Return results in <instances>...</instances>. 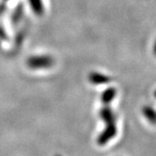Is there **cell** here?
Returning a JSON list of instances; mask_svg holds the SVG:
<instances>
[{
  "mask_svg": "<svg viewBox=\"0 0 156 156\" xmlns=\"http://www.w3.org/2000/svg\"><path fill=\"white\" fill-rule=\"evenodd\" d=\"M54 63L53 58L47 55H40L29 57L27 65L32 69H45L52 67Z\"/></svg>",
  "mask_w": 156,
  "mask_h": 156,
  "instance_id": "1",
  "label": "cell"
},
{
  "mask_svg": "<svg viewBox=\"0 0 156 156\" xmlns=\"http://www.w3.org/2000/svg\"><path fill=\"white\" fill-rule=\"evenodd\" d=\"M29 3L36 14L41 15L44 12V5L42 0H29Z\"/></svg>",
  "mask_w": 156,
  "mask_h": 156,
  "instance_id": "2",
  "label": "cell"
},
{
  "mask_svg": "<svg viewBox=\"0 0 156 156\" xmlns=\"http://www.w3.org/2000/svg\"><path fill=\"white\" fill-rule=\"evenodd\" d=\"M89 81L92 83L99 84V83H104L108 82V78L101 75V74H98V73H92L89 76Z\"/></svg>",
  "mask_w": 156,
  "mask_h": 156,
  "instance_id": "3",
  "label": "cell"
}]
</instances>
